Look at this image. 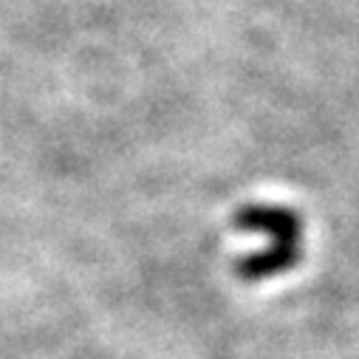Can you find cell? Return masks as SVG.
Wrapping results in <instances>:
<instances>
[{"instance_id":"1","label":"cell","mask_w":359,"mask_h":359,"mask_svg":"<svg viewBox=\"0 0 359 359\" xmlns=\"http://www.w3.org/2000/svg\"><path fill=\"white\" fill-rule=\"evenodd\" d=\"M235 226L243 232H260L266 238L260 252L238 257L235 272L241 280H269L297 266L303 255V221L294 210L280 204H249L235 212Z\"/></svg>"}]
</instances>
